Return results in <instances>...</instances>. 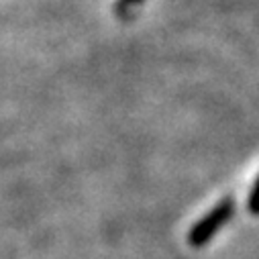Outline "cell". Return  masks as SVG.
Masks as SVG:
<instances>
[{
	"label": "cell",
	"mask_w": 259,
	"mask_h": 259,
	"mask_svg": "<svg viewBox=\"0 0 259 259\" xmlns=\"http://www.w3.org/2000/svg\"><path fill=\"white\" fill-rule=\"evenodd\" d=\"M235 214V198L227 196L221 202H217L202 219H198L188 231V245L194 249L206 247L219 233L221 229L233 219Z\"/></svg>",
	"instance_id": "6da1fadb"
},
{
	"label": "cell",
	"mask_w": 259,
	"mask_h": 259,
	"mask_svg": "<svg viewBox=\"0 0 259 259\" xmlns=\"http://www.w3.org/2000/svg\"><path fill=\"white\" fill-rule=\"evenodd\" d=\"M247 210L253 214V217H259V176L249 192V198H247Z\"/></svg>",
	"instance_id": "7a4b0ae2"
},
{
	"label": "cell",
	"mask_w": 259,
	"mask_h": 259,
	"mask_svg": "<svg viewBox=\"0 0 259 259\" xmlns=\"http://www.w3.org/2000/svg\"><path fill=\"white\" fill-rule=\"evenodd\" d=\"M143 0H118L116 3V13L118 15H124V13H131L137 5H141Z\"/></svg>",
	"instance_id": "3957f363"
}]
</instances>
